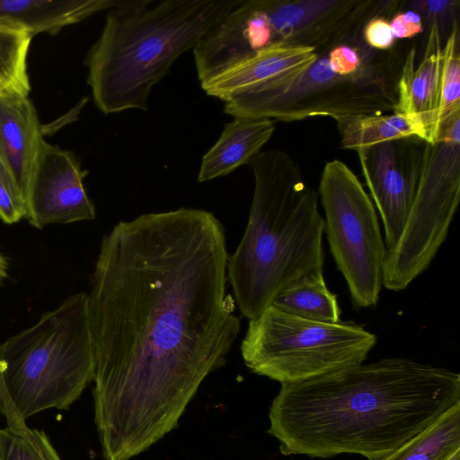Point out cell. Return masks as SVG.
Returning a JSON list of instances; mask_svg holds the SVG:
<instances>
[{
	"mask_svg": "<svg viewBox=\"0 0 460 460\" xmlns=\"http://www.w3.org/2000/svg\"><path fill=\"white\" fill-rule=\"evenodd\" d=\"M225 228L190 208L120 221L102 237L88 296L94 421L105 460L173 429L240 332Z\"/></svg>",
	"mask_w": 460,
	"mask_h": 460,
	"instance_id": "6da1fadb",
	"label": "cell"
},
{
	"mask_svg": "<svg viewBox=\"0 0 460 460\" xmlns=\"http://www.w3.org/2000/svg\"><path fill=\"white\" fill-rule=\"evenodd\" d=\"M460 403V375L401 358L281 385L269 432L283 455L382 460Z\"/></svg>",
	"mask_w": 460,
	"mask_h": 460,
	"instance_id": "7a4b0ae2",
	"label": "cell"
},
{
	"mask_svg": "<svg viewBox=\"0 0 460 460\" xmlns=\"http://www.w3.org/2000/svg\"><path fill=\"white\" fill-rule=\"evenodd\" d=\"M247 164L253 196L243 235L229 255L227 279L241 314L251 321L288 288L323 273L324 219L318 193L288 154L261 151Z\"/></svg>",
	"mask_w": 460,
	"mask_h": 460,
	"instance_id": "3957f363",
	"label": "cell"
},
{
	"mask_svg": "<svg viewBox=\"0 0 460 460\" xmlns=\"http://www.w3.org/2000/svg\"><path fill=\"white\" fill-rule=\"evenodd\" d=\"M242 0H123L89 49L87 83L105 114L147 110L151 89Z\"/></svg>",
	"mask_w": 460,
	"mask_h": 460,
	"instance_id": "277c9868",
	"label": "cell"
},
{
	"mask_svg": "<svg viewBox=\"0 0 460 460\" xmlns=\"http://www.w3.org/2000/svg\"><path fill=\"white\" fill-rule=\"evenodd\" d=\"M93 373L88 296L80 292L0 343V411L13 410L27 420L67 410Z\"/></svg>",
	"mask_w": 460,
	"mask_h": 460,
	"instance_id": "5b68a950",
	"label": "cell"
},
{
	"mask_svg": "<svg viewBox=\"0 0 460 460\" xmlns=\"http://www.w3.org/2000/svg\"><path fill=\"white\" fill-rule=\"evenodd\" d=\"M328 53L301 72L268 82L230 96L224 111L234 117L291 122L312 117L337 119L394 112L403 61L392 49H371L358 72L334 74Z\"/></svg>",
	"mask_w": 460,
	"mask_h": 460,
	"instance_id": "8992f818",
	"label": "cell"
},
{
	"mask_svg": "<svg viewBox=\"0 0 460 460\" xmlns=\"http://www.w3.org/2000/svg\"><path fill=\"white\" fill-rule=\"evenodd\" d=\"M376 343L354 323L305 320L270 305L249 321L241 352L253 373L283 385L362 364Z\"/></svg>",
	"mask_w": 460,
	"mask_h": 460,
	"instance_id": "52a82bcc",
	"label": "cell"
},
{
	"mask_svg": "<svg viewBox=\"0 0 460 460\" xmlns=\"http://www.w3.org/2000/svg\"><path fill=\"white\" fill-rule=\"evenodd\" d=\"M460 196V111L426 142L413 202L397 243L386 251L383 286L405 289L430 265L447 238Z\"/></svg>",
	"mask_w": 460,
	"mask_h": 460,
	"instance_id": "ba28073f",
	"label": "cell"
},
{
	"mask_svg": "<svg viewBox=\"0 0 460 460\" xmlns=\"http://www.w3.org/2000/svg\"><path fill=\"white\" fill-rule=\"evenodd\" d=\"M318 193L330 250L354 306H376L383 287L386 247L372 200L357 175L337 159L325 164Z\"/></svg>",
	"mask_w": 460,
	"mask_h": 460,
	"instance_id": "9c48e42d",
	"label": "cell"
},
{
	"mask_svg": "<svg viewBox=\"0 0 460 460\" xmlns=\"http://www.w3.org/2000/svg\"><path fill=\"white\" fill-rule=\"evenodd\" d=\"M275 43L327 53L339 45L363 41V28L374 17L394 16L404 4L395 0H263Z\"/></svg>",
	"mask_w": 460,
	"mask_h": 460,
	"instance_id": "30bf717a",
	"label": "cell"
},
{
	"mask_svg": "<svg viewBox=\"0 0 460 460\" xmlns=\"http://www.w3.org/2000/svg\"><path fill=\"white\" fill-rule=\"evenodd\" d=\"M426 141L410 137L355 151L381 216L386 251L398 241L411 210Z\"/></svg>",
	"mask_w": 460,
	"mask_h": 460,
	"instance_id": "8fae6325",
	"label": "cell"
},
{
	"mask_svg": "<svg viewBox=\"0 0 460 460\" xmlns=\"http://www.w3.org/2000/svg\"><path fill=\"white\" fill-rule=\"evenodd\" d=\"M87 171L75 154L42 141L26 194L25 219L36 228L93 220L96 211L84 185Z\"/></svg>",
	"mask_w": 460,
	"mask_h": 460,
	"instance_id": "7c38bea8",
	"label": "cell"
},
{
	"mask_svg": "<svg viewBox=\"0 0 460 460\" xmlns=\"http://www.w3.org/2000/svg\"><path fill=\"white\" fill-rule=\"evenodd\" d=\"M441 52L440 28L433 22L429 25L422 59L416 65V50L412 47L404 58L397 84L394 112L419 119L429 143L436 139L438 131Z\"/></svg>",
	"mask_w": 460,
	"mask_h": 460,
	"instance_id": "4fadbf2b",
	"label": "cell"
},
{
	"mask_svg": "<svg viewBox=\"0 0 460 460\" xmlns=\"http://www.w3.org/2000/svg\"><path fill=\"white\" fill-rule=\"evenodd\" d=\"M43 140V129L31 98L1 96L0 160L13 175L24 199Z\"/></svg>",
	"mask_w": 460,
	"mask_h": 460,
	"instance_id": "5bb4252c",
	"label": "cell"
},
{
	"mask_svg": "<svg viewBox=\"0 0 460 460\" xmlns=\"http://www.w3.org/2000/svg\"><path fill=\"white\" fill-rule=\"evenodd\" d=\"M317 58L313 48L275 43L202 84L205 93L222 101L249 88L294 75Z\"/></svg>",
	"mask_w": 460,
	"mask_h": 460,
	"instance_id": "9a60e30c",
	"label": "cell"
},
{
	"mask_svg": "<svg viewBox=\"0 0 460 460\" xmlns=\"http://www.w3.org/2000/svg\"><path fill=\"white\" fill-rule=\"evenodd\" d=\"M123 0H0V28L24 31L34 37L51 36L66 26L121 5Z\"/></svg>",
	"mask_w": 460,
	"mask_h": 460,
	"instance_id": "2e32d148",
	"label": "cell"
},
{
	"mask_svg": "<svg viewBox=\"0 0 460 460\" xmlns=\"http://www.w3.org/2000/svg\"><path fill=\"white\" fill-rule=\"evenodd\" d=\"M275 125L270 119L234 117L220 137L203 155L198 181L204 182L229 174L247 164L270 139Z\"/></svg>",
	"mask_w": 460,
	"mask_h": 460,
	"instance_id": "e0dca14e",
	"label": "cell"
},
{
	"mask_svg": "<svg viewBox=\"0 0 460 460\" xmlns=\"http://www.w3.org/2000/svg\"><path fill=\"white\" fill-rule=\"evenodd\" d=\"M335 121L341 146L353 151L410 137H418L426 141L425 129L420 121L397 112L345 117Z\"/></svg>",
	"mask_w": 460,
	"mask_h": 460,
	"instance_id": "ac0fdd59",
	"label": "cell"
},
{
	"mask_svg": "<svg viewBox=\"0 0 460 460\" xmlns=\"http://www.w3.org/2000/svg\"><path fill=\"white\" fill-rule=\"evenodd\" d=\"M274 307L305 320L335 323L341 322V308L323 273L309 277L282 292L272 303Z\"/></svg>",
	"mask_w": 460,
	"mask_h": 460,
	"instance_id": "d6986e66",
	"label": "cell"
},
{
	"mask_svg": "<svg viewBox=\"0 0 460 460\" xmlns=\"http://www.w3.org/2000/svg\"><path fill=\"white\" fill-rule=\"evenodd\" d=\"M460 449V403L382 460H447Z\"/></svg>",
	"mask_w": 460,
	"mask_h": 460,
	"instance_id": "ffe728a7",
	"label": "cell"
},
{
	"mask_svg": "<svg viewBox=\"0 0 460 460\" xmlns=\"http://www.w3.org/2000/svg\"><path fill=\"white\" fill-rule=\"evenodd\" d=\"M32 38L24 31L0 28V97L29 96L27 58Z\"/></svg>",
	"mask_w": 460,
	"mask_h": 460,
	"instance_id": "44dd1931",
	"label": "cell"
},
{
	"mask_svg": "<svg viewBox=\"0 0 460 460\" xmlns=\"http://www.w3.org/2000/svg\"><path fill=\"white\" fill-rule=\"evenodd\" d=\"M0 428V460H61L44 431L31 429L16 413Z\"/></svg>",
	"mask_w": 460,
	"mask_h": 460,
	"instance_id": "7402d4cb",
	"label": "cell"
},
{
	"mask_svg": "<svg viewBox=\"0 0 460 460\" xmlns=\"http://www.w3.org/2000/svg\"><path fill=\"white\" fill-rule=\"evenodd\" d=\"M459 42V22L456 18L441 52L440 94L438 110V129L444 120L460 111Z\"/></svg>",
	"mask_w": 460,
	"mask_h": 460,
	"instance_id": "603a6c76",
	"label": "cell"
},
{
	"mask_svg": "<svg viewBox=\"0 0 460 460\" xmlns=\"http://www.w3.org/2000/svg\"><path fill=\"white\" fill-rule=\"evenodd\" d=\"M26 217L24 197L13 175L0 160V219L14 224Z\"/></svg>",
	"mask_w": 460,
	"mask_h": 460,
	"instance_id": "cb8c5ba5",
	"label": "cell"
},
{
	"mask_svg": "<svg viewBox=\"0 0 460 460\" xmlns=\"http://www.w3.org/2000/svg\"><path fill=\"white\" fill-rule=\"evenodd\" d=\"M370 49L364 40L358 45L336 46L328 53L330 68L339 75H353L359 70Z\"/></svg>",
	"mask_w": 460,
	"mask_h": 460,
	"instance_id": "d4e9b609",
	"label": "cell"
},
{
	"mask_svg": "<svg viewBox=\"0 0 460 460\" xmlns=\"http://www.w3.org/2000/svg\"><path fill=\"white\" fill-rule=\"evenodd\" d=\"M411 6V10L418 13L423 22H427L429 25L435 22L440 28V22L447 21L448 18H456L458 9V1H412L408 3Z\"/></svg>",
	"mask_w": 460,
	"mask_h": 460,
	"instance_id": "484cf974",
	"label": "cell"
},
{
	"mask_svg": "<svg viewBox=\"0 0 460 460\" xmlns=\"http://www.w3.org/2000/svg\"><path fill=\"white\" fill-rule=\"evenodd\" d=\"M365 43L378 51H388L394 45L389 20L385 17H374L367 21L362 32Z\"/></svg>",
	"mask_w": 460,
	"mask_h": 460,
	"instance_id": "4316f807",
	"label": "cell"
},
{
	"mask_svg": "<svg viewBox=\"0 0 460 460\" xmlns=\"http://www.w3.org/2000/svg\"><path fill=\"white\" fill-rule=\"evenodd\" d=\"M389 22L394 39H410L424 30L420 15L413 10L396 13Z\"/></svg>",
	"mask_w": 460,
	"mask_h": 460,
	"instance_id": "83f0119b",
	"label": "cell"
},
{
	"mask_svg": "<svg viewBox=\"0 0 460 460\" xmlns=\"http://www.w3.org/2000/svg\"><path fill=\"white\" fill-rule=\"evenodd\" d=\"M8 277V261L6 258L0 253V283Z\"/></svg>",
	"mask_w": 460,
	"mask_h": 460,
	"instance_id": "f1b7e54d",
	"label": "cell"
},
{
	"mask_svg": "<svg viewBox=\"0 0 460 460\" xmlns=\"http://www.w3.org/2000/svg\"><path fill=\"white\" fill-rule=\"evenodd\" d=\"M447 460H460V449L453 453Z\"/></svg>",
	"mask_w": 460,
	"mask_h": 460,
	"instance_id": "f546056e",
	"label": "cell"
}]
</instances>
